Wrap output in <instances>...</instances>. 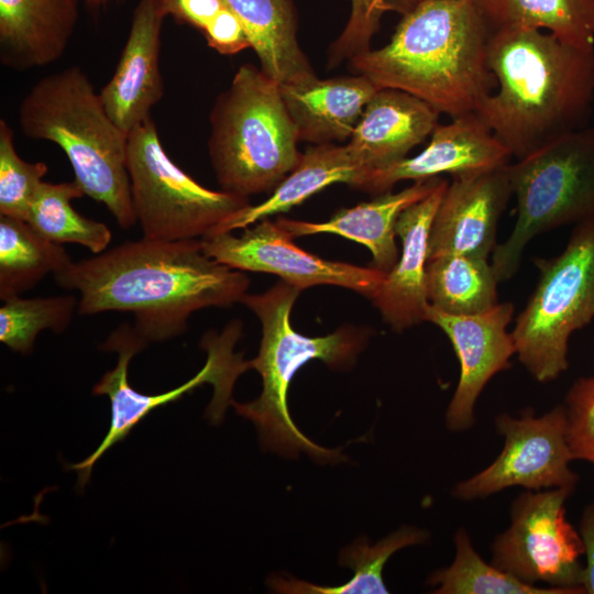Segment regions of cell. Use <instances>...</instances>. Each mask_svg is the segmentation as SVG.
I'll use <instances>...</instances> for the list:
<instances>
[{"label":"cell","instance_id":"6da1fadb","mask_svg":"<svg viewBox=\"0 0 594 594\" xmlns=\"http://www.w3.org/2000/svg\"><path fill=\"white\" fill-rule=\"evenodd\" d=\"M79 294L78 314L129 311L146 342L182 334L189 317L240 302L249 277L209 256L201 239L128 241L53 275Z\"/></svg>","mask_w":594,"mask_h":594},{"label":"cell","instance_id":"7a4b0ae2","mask_svg":"<svg viewBox=\"0 0 594 594\" xmlns=\"http://www.w3.org/2000/svg\"><path fill=\"white\" fill-rule=\"evenodd\" d=\"M487 65L496 88L474 112L516 160L588 125L594 50L543 30H499L490 35Z\"/></svg>","mask_w":594,"mask_h":594},{"label":"cell","instance_id":"3957f363","mask_svg":"<svg viewBox=\"0 0 594 594\" xmlns=\"http://www.w3.org/2000/svg\"><path fill=\"white\" fill-rule=\"evenodd\" d=\"M490 35L473 0H425L402 16L386 45L348 65L380 88L408 92L455 118L474 112L496 88L487 65Z\"/></svg>","mask_w":594,"mask_h":594},{"label":"cell","instance_id":"277c9868","mask_svg":"<svg viewBox=\"0 0 594 594\" xmlns=\"http://www.w3.org/2000/svg\"><path fill=\"white\" fill-rule=\"evenodd\" d=\"M300 290L284 280L261 294H245L240 302L258 318L262 339L250 369L262 377V392L250 403L231 402L235 411L251 420L258 432L261 448L285 458L307 453L320 463L345 460L339 449H327L307 438L293 421L287 403L290 381L311 360L332 370H349L364 350L369 332L341 327L323 337H307L290 323L293 306Z\"/></svg>","mask_w":594,"mask_h":594},{"label":"cell","instance_id":"5b68a950","mask_svg":"<svg viewBox=\"0 0 594 594\" xmlns=\"http://www.w3.org/2000/svg\"><path fill=\"white\" fill-rule=\"evenodd\" d=\"M19 125L29 139L57 144L85 195L103 204L122 229L136 222L128 134L108 114L81 68L70 66L40 79L20 102Z\"/></svg>","mask_w":594,"mask_h":594},{"label":"cell","instance_id":"8992f818","mask_svg":"<svg viewBox=\"0 0 594 594\" xmlns=\"http://www.w3.org/2000/svg\"><path fill=\"white\" fill-rule=\"evenodd\" d=\"M209 122L208 153L222 190L249 198L272 193L301 158L279 82L261 67L239 66Z\"/></svg>","mask_w":594,"mask_h":594},{"label":"cell","instance_id":"52a82bcc","mask_svg":"<svg viewBox=\"0 0 594 594\" xmlns=\"http://www.w3.org/2000/svg\"><path fill=\"white\" fill-rule=\"evenodd\" d=\"M516 221L492 253L499 282L518 271L524 250L543 232L594 218V127L565 133L508 164Z\"/></svg>","mask_w":594,"mask_h":594},{"label":"cell","instance_id":"ba28073f","mask_svg":"<svg viewBox=\"0 0 594 594\" xmlns=\"http://www.w3.org/2000/svg\"><path fill=\"white\" fill-rule=\"evenodd\" d=\"M535 265L539 280L510 333L518 361L547 383L568 369L571 334L594 319V218L574 224L559 255Z\"/></svg>","mask_w":594,"mask_h":594},{"label":"cell","instance_id":"9c48e42d","mask_svg":"<svg viewBox=\"0 0 594 594\" xmlns=\"http://www.w3.org/2000/svg\"><path fill=\"white\" fill-rule=\"evenodd\" d=\"M127 167L143 238L202 239L224 232L249 197L204 187L166 154L152 117L128 134Z\"/></svg>","mask_w":594,"mask_h":594},{"label":"cell","instance_id":"30bf717a","mask_svg":"<svg viewBox=\"0 0 594 594\" xmlns=\"http://www.w3.org/2000/svg\"><path fill=\"white\" fill-rule=\"evenodd\" d=\"M240 337V326L230 323L220 334L208 333L201 346L208 358L205 366L189 381L168 392L147 395L135 391L129 383L128 372L132 358L147 343L136 333L133 326L122 324L113 331L101 349L118 353L113 370L106 372L94 386V395H106L110 399L111 420L109 430L97 449L85 460L67 465L78 472L77 486L82 490L90 479L96 462L116 443L122 441L132 429L154 409L177 400L204 383L213 386V396L207 408V417L219 424L231 405V394L238 376L250 369L242 353L234 352Z\"/></svg>","mask_w":594,"mask_h":594},{"label":"cell","instance_id":"8fae6325","mask_svg":"<svg viewBox=\"0 0 594 594\" xmlns=\"http://www.w3.org/2000/svg\"><path fill=\"white\" fill-rule=\"evenodd\" d=\"M575 487L525 492L512 504L510 525L492 547V563L522 582L584 593L581 586L584 547L566 520L565 501Z\"/></svg>","mask_w":594,"mask_h":594},{"label":"cell","instance_id":"7c38bea8","mask_svg":"<svg viewBox=\"0 0 594 594\" xmlns=\"http://www.w3.org/2000/svg\"><path fill=\"white\" fill-rule=\"evenodd\" d=\"M495 426L505 439L502 452L486 469L455 484V498H484L513 486L536 491L575 487L579 476L570 469L574 457L564 405L541 416L532 409L524 410L520 418L499 414Z\"/></svg>","mask_w":594,"mask_h":594},{"label":"cell","instance_id":"4fadbf2b","mask_svg":"<svg viewBox=\"0 0 594 594\" xmlns=\"http://www.w3.org/2000/svg\"><path fill=\"white\" fill-rule=\"evenodd\" d=\"M293 239L276 220L265 218L243 228L239 235L221 232L202 238L201 242L216 261L242 272L274 274L300 292L333 285L371 300L377 295L386 273L373 266L321 258L298 248Z\"/></svg>","mask_w":594,"mask_h":594},{"label":"cell","instance_id":"5bb4252c","mask_svg":"<svg viewBox=\"0 0 594 594\" xmlns=\"http://www.w3.org/2000/svg\"><path fill=\"white\" fill-rule=\"evenodd\" d=\"M514 309L508 301L476 315H452L430 304L427 307L426 321L444 332L460 363V378L446 411L449 430L460 432L474 426L482 391L494 375L510 367L516 348L507 327Z\"/></svg>","mask_w":594,"mask_h":594},{"label":"cell","instance_id":"9a60e30c","mask_svg":"<svg viewBox=\"0 0 594 594\" xmlns=\"http://www.w3.org/2000/svg\"><path fill=\"white\" fill-rule=\"evenodd\" d=\"M508 164L451 177L431 224L428 260L494 252L498 222L513 196Z\"/></svg>","mask_w":594,"mask_h":594},{"label":"cell","instance_id":"2e32d148","mask_svg":"<svg viewBox=\"0 0 594 594\" xmlns=\"http://www.w3.org/2000/svg\"><path fill=\"white\" fill-rule=\"evenodd\" d=\"M451 119L447 124H437L420 153L369 170L354 188L381 195L400 180H425L443 174L452 177L510 163V152L475 112Z\"/></svg>","mask_w":594,"mask_h":594},{"label":"cell","instance_id":"e0dca14e","mask_svg":"<svg viewBox=\"0 0 594 594\" xmlns=\"http://www.w3.org/2000/svg\"><path fill=\"white\" fill-rule=\"evenodd\" d=\"M166 16L160 0L139 1L113 76L99 92L108 114L125 134L151 117L164 96L158 59Z\"/></svg>","mask_w":594,"mask_h":594},{"label":"cell","instance_id":"ac0fdd59","mask_svg":"<svg viewBox=\"0 0 594 594\" xmlns=\"http://www.w3.org/2000/svg\"><path fill=\"white\" fill-rule=\"evenodd\" d=\"M448 184L442 178L428 196L406 208L396 221L395 231L402 241V253L372 299L394 331L426 321L429 234Z\"/></svg>","mask_w":594,"mask_h":594},{"label":"cell","instance_id":"d6986e66","mask_svg":"<svg viewBox=\"0 0 594 594\" xmlns=\"http://www.w3.org/2000/svg\"><path fill=\"white\" fill-rule=\"evenodd\" d=\"M439 114L408 92L381 88L366 105L348 145L367 172L387 166L430 136Z\"/></svg>","mask_w":594,"mask_h":594},{"label":"cell","instance_id":"ffe728a7","mask_svg":"<svg viewBox=\"0 0 594 594\" xmlns=\"http://www.w3.org/2000/svg\"><path fill=\"white\" fill-rule=\"evenodd\" d=\"M286 109L299 141L315 144L349 140L377 87L367 77L353 74L279 84Z\"/></svg>","mask_w":594,"mask_h":594},{"label":"cell","instance_id":"44dd1931","mask_svg":"<svg viewBox=\"0 0 594 594\" xmlns=\"http://www.w3.org/2000/svg\"><path fill=\"white\" fill-rule=\"evenodd\" d=\"M79 0H0V62L29 70L59 59L75 31Z\"/></svg>","mask_w":594,"mask_h":594},{"label":"cell","instance_id":"7402d4cb","mask_svg":"<svg viewBox=\"0 0 594 594\" xmlns=\"http://www.w3.org/2000/svg\"><path fill=\"white\" fill-rule=\"evenodd\" d=\"M435 177L417 180L397 193L376 195L370 201L339 210L329 220L310 222L279 217L276 221L293 238L332 233L366 246L373 267L387 273L398 260L395 226L399 215L410 205L428 196L442 180Z\"/></svg>","mask_w":594,"mask_h":594},{"label":"cell","instance_id":"603a6c76","mask_svg":"<svg viewBox=\"0 0 594 594\" xmlns=\"http://www.w3.org/2000/svg\"><path fill=\"white\" fill-rule=\"evenodd\" d=\"M243 25L261 69L279 84L317 76L298 41L294 0H223Z\"/></svg>","mask_w":594,"mask_h":594},{"label":"cell","instance_id":"cb8c5ba5","mask_svg":"<svg viewBox=\"0 0 594 594\" xmlns=\"http://www.w3.org/2000/svg\"><path fill=\"white\" fill-rule=\"evenodd\" d=\"M366 172L348 144H316L302 153L297 166L268 198L237 213L226 226L224 232L286 212L330 185L343 183L354 187Z\"/></svg>","mask_w":594,"mask_h":594},{"label":"cell","instance_id":"d4e9b609","mask_svg":"<svg viewBox=\"0 0 594 594\" xmlns=\"http://www.w3.org/2000/svg\"><path fill=\"white\" fill-rule=\"evenodd\" d=\"M491 33L538 29L582 50H594V0H473Z\"/></svg>","mask_w":594,"mask_h":594},{"label":"cell","instance_id":"484cf974","mask_svg":"<svg viewBox=\"0 0 594 594\" xmlns=\"http://www.w3.org/2000/svg\"><path fill=\"white\" fill-rule=\"evenodd\" d=\"M428 538L426 530L408 526L397 529L375 544L363 537L343 548L339 554V564L354 572L348 582L326 586L290 576L273 575L268 586L275 592L288 594H385L388 591L382 574L391 556L403 548L424 543Z\"/></svg>","mask_w":594,"mask_h":594},{"label":"cell","instance_id":"4316f807","mask_svg":"<svg viewBox=\"0 0 594 594\" xmlns=\"http://www.w3.org/2000/svg\"><path fill=\"white\" fill-rule=\"evenodd\" d=\"M430 305L452 315L484 312L497 301V278L487 257L447 254L427 260Z\"/></svg>","mask_w":594,"mask_h":594},{"label":"cell","instance_id":"83f0119b","mask_svg":"<svg viewBox=\"0 0 594 594\" xmlns=\"http://www.w3.org/2000/svg\"><path fill=\"white\" fill-rule=\"evenodd\" d=\"M72 262L62 244L50 241L26 221L0 216V298L20 296L47 274Z\"/></svg>","mask_w":594,"mask_h":594},{"label":"cell","instance_id":"f1b7e54d","mask_svg":"<svg viewBox=\"0 0 594 594\" xmlns=\"http://www.w3.org/2000/svg\"><path fill=\"white\" fill-rule=\"evenodd\" d=\"M84 195L75 179L57 184L43 182L26 222L50 241L79 244L100 254L107 250L112 233L103 222L86 218L72 207L70 201Z\"/></svg>","mask_w":594,"mask_h":594},{"label":"cell","instance_id":"f546056e","mask_svg":"<svg viewBox=\"0 0 594 594\" xmlns=\"http://www.w3.org/2000/svg\"><path fill=\"white\" fill-rule=\"evenodd\" d=\"M455 556L452 563L432 573L428 583L438 594H575L553 586L532 585L487 563L473 548L464 528L454 535Z\"/></svg>","mask_w":594,"mask_h":594},{"label":"cell","instance_id":"4dcf8cb0","mask_svg":"<svg viewBox=\"0 0 594 594\" xmlns=\"http://www.w3.org/2000/svg\"><path fill=\"white\" fill-rule=\"evenodd\" d=\"M3 301L0 308V341L14 352L29 354L42 330L62 333L67 329L79 299L74 295L16 296Z\"/></svg>","mask_w":594,"mask_h":594},{"label":"cell","instance_id":"1f68e13d","mask_svg":"<svg viewBox=\"0 0 594 594\" xmlns=\"http://www.w3.org/2000/svg\"><path fill=\"white\" fill-rule=\"evenodd\" d=\"M166 15L197 29L210 48L234 55L251 48L249 36L223 0H160Z\"/></svg>","mask_w":594,"mask_h":594},{"label":"cell","instance_id":"d6a6232c","mask_svg":"<svg viewBox=\"0 0 594 594\" xmlns=\"http://www.w3.org/2000/svg\"><path fill=\"white\" fill-rule=\"evenodd\" d=\"M48 170L44 162L22 160L14 146L13 131L0 120V216L26 221L32 201Z\"/></svg>","mask_w":594,"mask_h":594},{"label":"cell","instance_id":"836d02e7","mask_svg":"<svg viewBox=\"0 0 594 594\" xmlns=\"http://www.w3.org/2000/svg\"><path fill=\"white\" fill-rule=\"evenodd\" d=\"M351 11L340 35L328 51V67L333 68L344 61L371 48L373 37L381 29L383 16L388 12L408 14L425 0H350Z\"/></svg>","mask_w":594,"mask_h":594},{"label":"cell","instance_id":"e575fe53","mask_svg":"<svg viewBox=\"0 0 594 594\" xmlns=\"http://www.w3.org/2000/svg\"><path fill=\"white\" fill-rule=\"evenodd\" d=\"M568 439L574 460L594 465V376L576 380L565 396Z\"/></svg>","mask_w":594,"mask_h":594},{"label":"cell","instance_id":"d590c367","mask_svg":"<svg viewBox=\"0 0 594 594\" xmlns=\"http://www.w3.org/2000/svg\"><path fill=\"white\" fill-rule=\"evenodd\" d=\"M579 534L583 542L585 556L581 586L584 593L594 594V503L584 509L580 521Z\"/></svg>","mask_w":594,"mask_h":594},{"label":"cell","instance_id":"8d00e7d4","mask_svg":"<svg viewBox=\"0 0 594 594\" xmlns=\"http://www.w3.org/2000/svg\"><path fill=\"white\" fill-rule=\"evenodd\" d=\"M91 2H100V1H105V0H89Z\"/></svg>","mask_w":594,"mask_h":594}]
</instances>
